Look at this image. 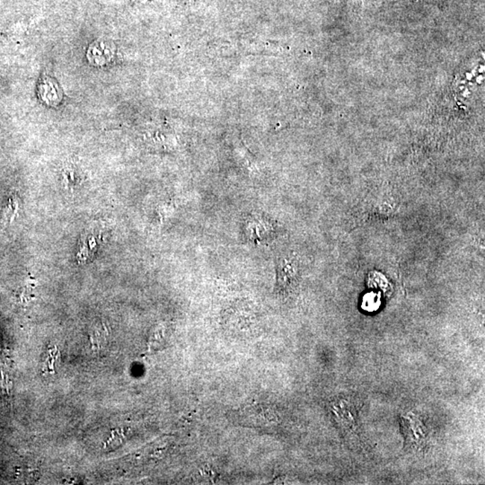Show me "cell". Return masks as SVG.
I'll use <instances>...</instances> for the list:
<instances>
[{
	"mask_svg": "<svg viewBox=\"0 0 485 485\" xmlns=\"http://www.w3.org/2000/svg\"><path fill=\"white\" fill-rule=\"evenodd\" d=\"M400 425L405 443L411 449L420 451L427 446L429 431L418 414L408 411L400 417Z\"/></svg>",
	"mask_w": 485,
	"mask_h": 485,
	"instance_id": "1",
	"label": "cell"
},
{
	"mask_svg": "<svg viewBox=\"0 0 485 485\" xmlns=\"http://www.w3.org/2000/svg\"><path fill=\"white\" fill-rule=\"evenodd\" d=\"M116 45L107 39H98L88 47L87 57L96 67H104L111 63L116 56Z\"/></svg>",
	"mask_w": 485,
	"mask_h": 485,
	"instance_id": "3",
	"label": "cell"
},
{
	"mask_svg": "<svg viewBox=\"0 0 485 485\" xmlns=\"http://www.w3.org/2000/svg\"><path fill=\"white\" fill-rule=\"evenodd\" d=\"M329 411L338 428L346 433L352 434L358 427V410L352 399L346 396L332 400Z\"/></svg>",
	"mask_w": 485,
	"mask_h": 485,
	"instance_id": "2",
	"label": "cell"
},
{
	"mask_svg": "<svg viewBox=\"0 0 485 485\" xmlns=\"http://www.w3.org/2000/svg\"><path fill=\"white\" fill-rule=\"evenodd\" d=\"M17 211H19V201H17L16 197H13V198L10 200V204H8L2 214L1 219H0V226H5L10 224L12 220L16 217Z\"/></svg>",
	"mask_w": 485,
	"mask_h": 485,
	"instance_id": "6",
	"label": "cell"
},
{
	"mask_svg": "<svg viewBox=\"0 0 485 485\" xmlns=\"http://www.w3.org/2000/svg\"><path fill=\"white\" fill-rule=\"evenodd\" d=\"M63 184L67 189H73L80 180L78 172V169L73 164H67L63 171Z\"/></svg>",
	"mask_w": 485,
	"mask_h": 485,
	"instance_id": "5",
	"label": "cell"
},
{
	"mask_svg": "<svg viewBox=\"0 0 485 485\" xmlns=\"http://www.w3.org/2000/svg\"><path fill=\"white\" fill-rule=\"evenodd\" d=\"M39 92L41 98L46 103L47 105H55L60 104L63 96L57 85L51 78H44L39 86Z\"/></svg>",
	"mask_w": 485,
	"mask_h": 485,
	"instance_id": "4",
	"label": "cell"
}]
</instances>
